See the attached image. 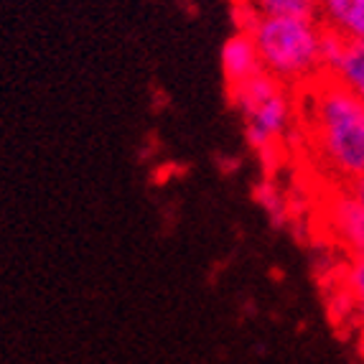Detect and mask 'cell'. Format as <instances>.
Listing matches in <instances>:
<instances>
[{
    "label": "cell",
    "mask_w": 364,
    "mask_h": 364,
    "mask_svg": "<svg viewBox=\"0 0 364 364\" xmlns=\"http://www.w3.org/2000/svg\"><path fill=\"white\" fill-rule=\"evenodd\" d=\"M328 227L354 257L364 255V209L352 194V188L336 191L326 207Z\"/></svg>",
    "instance_id": "5b68a950"
},
{
    "label": "cell",
    "mask_w": 364,
    "mask_h": 364,
    "mask_svg": "<svg viewBox=\"0 0 364 364\" xmlns=\"http://www.w3.org/2000/svg\"><path fill=\"white\" fill-rule=\"evenodd\" d=\"M232 3H250V0H232Z\"/></svg>",
    "instance_id": "4fadbf2b"
},
{
    "label": "cell",
    "mask_w": 364,
    "mask_h": 364,
    "mask_svg": "<svg viewBox=\"0 0 364 364\" xmlns=\"http://www.w3.org/2000/svg\"><path fill=\"white\" fill-rule=\"evenodd\" d=\"M298 115L306 122L323 166L352 183L364 176V102L334 77L321 74L301 92Z\"/></svg>",
    "instance_id": "6da1fadb"
},
{
    "label": "cell",
    "mask_w": 364,
    "mask_h": 364,
    "mask_svg": "<svg viewBox=\"0 0 364 364\" xmlns=\"http://www.w3.org/2000/svg\"><path fill=\"white\" fill-rule=\"evenodd\" d=\"M227 95L242 117L247 146L262 161H267L280 148V143H286L288 133L296 125L298 105L293 90L262 72L245 85L227 90Z\"/></svg>",
    "instance_id": "3957f363"
},
{
    "label": "cell",
    "mask_w": 364,
    "mask_h": 364,
    "mask_svg": "<svg viewBox=\"0 0 364 364\" xmlns=\"http://www.w3.org/2000/svg\"><path fill=\"white\" fill-rule=\"evenodd\" d=\"M326 74L364 102V41H346Z\"/></svg>",
    "instance_id": "52a82bcc"
},
{
    "label": "cell",
    "mask_w": 364,
    "mask_h": 364,
    "mask_svg": "<svg viewBox=\"0 0 364 364\" xmlns=\"http://www.w3.org/2000/svg\"><path fill=\"white\" fill-rule=\"evenodd\" d=\"M349 188H352V194L357 196V201L362 204V209H364V176L354 178V181L349 183Z\"/></svg>",
    "instance_id": "8fae6325"
},
{
    "label": "cell",
    "mask_w": 364,
    "mask_h": 364,
    "mask_svg": "<svg viewBox=\"0 0 364 364\" xmlns=\"http://www.w3.org/2000/svg\"><path fill=\"white\" fill-rule=\"evenodd\" d=\"M255 199L260 201V207L265 209L267 217L273 219V222H280V219L286 217V199H283V194L273 183H260L255 188Z\"/></svg>",
    "instance_id": "9c48e42d"
},
{
    "label": "cell",
    "mask_w": 364,
    "mask_h": 364,
    "mask_svg": "<svg viewBox=\"0 0 364 364\" xmlns=\"http://www.w3.org/2000/svg\"><path fill=\"white\" fill-rule=\"evenodd\" d=\"M344 291H346V296H352L354 304L364 301V255L354 257V260L349 262V267H346Z\"/></svg>",
    "instance_id": "30bf717a"
},
{
    "label": "cell",
    "mask_w": 364,
    "mask_h": 364,
    "mask_svg": "<svg viewBox=\"0 0 364 364\" xmlns=\"http://www.w3.org/2000/svg\"><path fill=\"white\" fill-rule=\"evenodd\" d=\"M357 306V318H359V328H362V334H364V301H359Z\"/></svg>",
    "instance_id": "7c38bea8"
},
{
    "label": "cell",
    "mask_w": 364,
    "mask_h": 364,
    "mask_svg": "<svg viewBox=\"0 0 364 364\" xmlns=\"http://www.w3.org/2000/svg\"><path fill=\"white\" fill-rule=\"evenodd\" d=\"M235 18L237 28H245L255 41L265 74L291 90H304L323 74V26L318 18L262 16L247 3H235Z\"/></svg>",
    "instance_id": "7a4b0ae2"
},
{
    "label": "cell",
    "mask_w": 364,
    "mask_h": 364,
    "mask_svg": "<svg viewBox=\"0 0 364 364\" xmlns=\"http://www.w3.org/2000/svg\"><path fill=\"white\" fill-rule=\"evenodd\" d=\"M247 6L278 18H318V0H250Z\"/></svg>",
    "instance_id": "ba28073f"
},
{
    "label": "cell",
    "mask_w": 364,
    "mask_h": 364,
    "mask_svg": "<svg viewBox=\"0 0 364 364\" xmlns=\"http://www.w3.org/2000/svg\"><path fill=\"white\" fill-rule=\"evenodd\" d=\"M318 23L344 41H364V0H318Z\"/></svg>",
    "instance_id": "8992f818"
},
{
    "label": "cell",
    "mask_w": 364,
    "mask_h": 364,
    "mask_svg": "<svg viewBox=\"0 0 364 364\" xmlns=\"http://www.w3.org/2000/svg\"><path fill=\"white\" fill-rule=\"evenodd\" d=\"M219 61H222V77H225L227 90L240 87L250 79H255L262 74V61L257 54V46L245 28H237L227 41L222 43L219 51Z\"/></svg>",
    "instance_id": "277c9868"
}]
</instances>
